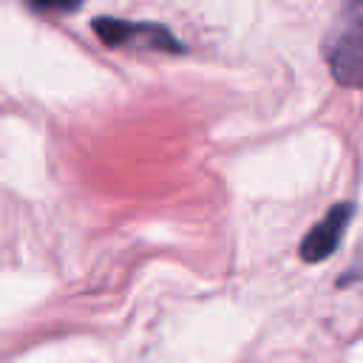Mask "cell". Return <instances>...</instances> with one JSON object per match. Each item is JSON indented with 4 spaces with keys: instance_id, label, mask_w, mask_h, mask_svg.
<instances>
[{
    "instance_id": "cell-1",
    "label": "cell",
    "mask_w": 363,
    "mask_h": 363,
    "mask_svg": "<svg viewBox=\"0 0 363 363\" xmlns=\"http://www.w3.org/2000/svg\"><path fill=\"white\" fill-rule=\"evenodd\" d=\"M332 77L346 88L363 85V0H349L323 37Z\"/></svg>"
},
{
    "instance_id": "cell-4",
    "label": "cell",
    "mask_w": 363,
    "mask_h": 363,
    "mask_svg": "<svg viewBox=\"0 0 363 363\" xmlns=\"http://www.w3.org/2000/svg\"><path fill=\"white\" fill-rule=\"evenodd\" d=\"M31 6L48 9V11H74L82 6V0H31Z\"/></svg>"
},
{
    "instance_id": "cell-3",
    "label": "cell",
    "mask_w": 363,
    "mask_h": 363,
    "mask_svg": "<svg viewBox=\"0 0 363 363\" xmlns=\"http://www.w3.org/2000/svg\"><path fill=\"white\" fill-rule=\"evenodd\" d=\"M352 213H354V207H352L349 201L332 204L329 213L303 235L301 250H298L301 258H303L306 264L326 261V258L337 250V244H340V238H343V233H346V227H349V221H352Z\"/></svg>"
},
{
    "instance_id": "cell-2",
    "label": "cell",
    "mask_w": 363,
    "mask_h": 363,
    "mask_svg": "<svg viewBox=\"0 0 363 363\" xmlns=\"http://www.w3.org/2000/svg\"><path fill=\"white\" fill-rule=\"evenodd\" d=\"M96 37L111 48H153V51H184L176 34L159 23H130L116 17H96L94 20Z\"/></svg>"
}]
</instances>
